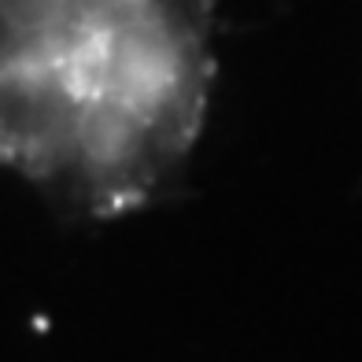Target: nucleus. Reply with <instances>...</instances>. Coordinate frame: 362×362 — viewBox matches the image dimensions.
I'll list each match as a JSON object with an SVG mask.
<instances>
[{"label":"nucleus","mask_w":362,"mask_h":362,"mask_svg":"<svg viewBox=\"0 0 362 362\" xmlns=\"http://www.w3.org/2000/svg\"><path fill=\"white\" fill-rule=\"evenodd\" d=\"M215 0H0V167L89 215L167 181L207 119Z\"/></svg>","instance_id":"nucleus-1"}]
</instances>
